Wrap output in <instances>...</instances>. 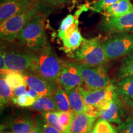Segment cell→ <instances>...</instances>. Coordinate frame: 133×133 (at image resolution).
Masks as SVG:
<instances>
[{
  "mask_svg": "<svg viewBox=\"0 0 133 133\" xmlns=\"http://www.w3.org/2000/svg\"><path fill=\"white\" fill-rule=\"evenodd\" d=\"M96 119L84 113L75 114L71 124L70 133H91Z\"/></svg>",
  "mask_w": 133,
  "mask_h": 133,
  "instance_id": "4fadbf2b",
  "label": "cell"
},
{
  "mask_svg": "<svg viewBox=\"0 0 133 133\" xmlns=\"http://www.w3.org/2000/svg\"><path fill=\"white\" fill-rule=\"evenodd\" d=\"M118 96L129 105H133V76L123 78L116 86Z\"/></svg>",
  "mask_w": 133,
  "mask_h": 133,
  "instance_id": "5bb4252c",
  "label": "cell"
},
{
  "mask_svg": "<svg viewBox=\"0 0 133 133\" xmlns=\"http://www.w3.org/2000/svg\"><path fill=\"white\" fill-rule=\"evenodd\" d=\"M9 84L11 88L14 90L19 86L25 84L24 75L17 71H10L9 74L3 76Z\"/></svg>",
  "mask_w": 133,
  "mask_h": 133,
  "instance_id": "cb8c5ba5",
  "label": "cell"
},
{
  "mask_svg": "<svg viewBox=\"0 0 133 133\" xmlns=\"http://www.w3.org/2000/svg\"><path fill=\"white\" fill-rule=\"evenodd\" d=\"M31 108L40 112H58L57 104H56L54 97L52 96H42L35 101Z\"/></svg>",
  "mask_w": 133,
  "mask_h": 133,
  "instance_id": "ac0fdd59",
  "label": "cell"
},
{
  "mask_svg": "<svg viewBox=\"0 0 133 133\" xmlns=\"http://www.w3.org/2000/svg\"><path fill=\"white\" fill-rule=\"evenodd\" d=\"M78 28V19H76L75 22L73 24L66 30L62 33L61 35L58 36L62 41L66 40L70 37L73 33L76 30V29Z\"/></svg>",
  "mask_w": 133,
  "mask_h": 133,
  "instance_id": "d6a6232c",
  "label": "cell"
},
{
  "mask_svg": "<svg viewBox=\"0 0 133 133\" xmlns=\"http://www.w3.org/2000/svg\"><path fill=\"white\" fill-rule=\"evenodd\" d=\"M58 84L65 91L83 84V79L75 62H64L57 80Z\"/></svg>",
  "mask_w": 133,
  "mask_h": 133,
  "instance_id": "ba28073f",
  "label": "cell"
},
{
  "mask_svg": "<svg viewBox=\"0 0 133 133\" xmlns=\"http://www.w3.org/2000/svg\"><path fill=\"white\" fill-rule=\"evenodd\" d=\"M71 57L79 64L89 66L104 65L109 61L103 43L97 37L84 38L81 45L71 53Z\"/></svg>",
  "mask_w": 133,
  "mask_h": 133,
  "instance_id": "7a4b0ae2",
  "label": "cell"
},
{
  "mask_svg": "<svg viewBox=\"0 0 133 133\" xmlns=\"http://www.w3.org/2000/svg\"><path fill=\"white\" fill-rule=\"evenodd\" d=\"M42 8V5L39 3L36 7L23 11L1 22L0 36L1 39L8 41H13L17 39L25 26L35 17L39 15Z\"/></svg>",
  "mask_w": 133,
  "mask_h": 133,
  "instance_id": "3957f363",
  "label": "cell"
},
{
  "mask_svg": "<svg viewBox=\"0 0 133 133\" xmlns=\"http://www.w3.org/2000/svg\"><path fill=\"white\" fill-rule=\"evenodd\" d=\"M71 0H39L41 4L47 7H58L69 3Z\"/></svg>",
  "mask_w": 133,
  "mask_h": 133,
  "instance_id": "836d02e7",
  "label": "cell"
},
{
  "mask_svg": "<svg viewBox=\"0 0 133 133\" xmlns=\"http://www.w3.org/2000/svg\"><path fill=\"white\" fill-rule=\"evenodd\" d=\"M91 133H116V129L109 122L100 119L94 125Z\"/></svg>",
  "mask_w": 133,
  "mask_h": 133,
  "instance_id": "4316f807",
  "label": "cell"
},
{
  "mask_svg": "<svg viewBox=\"0 0 133 133\" xmlns=\"http://www.w3.org/2000/svg\"><path fill=\"white\" fill-rule=\"evenodd\" d=\"M81 93L86 105L96 106L102 111L109 109L111 103L117 96L116 86L111 84L107 87L96 90H89L80 86Z\"/></svg>",
  "mask_w": 133,
  "mask_h": 133,
  "instance_id": "52a82bcc",
  "label": "cell"
},
{
  "mask_svg": "<svg viewBox=\"0 0 133 133\" xmlns=\"http://www.w3.org/2000/svg\"><path fill=\"white\" fill-rule=\"evenodd\" d=\"M102 43L109 61L133 54V33H121Z\"/></svg>",
  "mask_w": 133,
  "mask_h": 133,
  "instance_id": "5b68a950",
  "label": "cell"
},
{
  "mask_svg": "<svg viewBox=\"0 0 133 133\" xmlns=\"http://www.w3.org/2000/svg\"><path fill=\"white\" fill-rule=\"evenodd\" d=\"M17 39L32 51L40 49L47 43L41 16L38 15L31 19L22 30Z\"/></svg>",
  "mask_w": 133,
  "mask_h": 133,
  "instance_id": "277c9868",
  "label": "cell"
},
{
  "mask_svg": "<svg viewBox=\"0 0 133 133\" xmlns=\"http://www.w3.org/2000/svg\"><path fill=\"white\" fill-rule=\"evenodd\" d=\"M59 121L65 131V133H70V129L73 120H74L75 113L72 110L67 112L58 111Z\"/></svg>",
  "mask_w": 133,
  "mask_h": 133,
  "instance_id": "484cf974",
  "label": "cell"
},
{
  "mask_svg": "<svg viewBox=\"0 0 133 133\" xmlns=\"http://www.w3.org/2000/svg\"><path fill=\"white\" fill-rule=\"evenodd\" d=\"M4 57L6 66L9 71L22 73L30 70L33 71V55L11 51H4Z\"/></svg>",
  "mask_w": 133,
  "mask_h": 133,
  "instance_id": "9c48e42d",
  "label": "cell"
},
{
  "mask_svg": "<svg viewBox=\"0 0 133 133\" xmlns=\"http://www.w3.org/2000/svg\"><path fill=\"white\" fill-rule=\"evenodd\" d=\"M84 39L78 28L73 33L70 37L66 40L62 41L64 50L66 53H72L81 45Z\"/></svg>",
  "mask_w": 133,
  "mask_h": 133,
  "instance_id": "ffe728a7",
  "label": "cell"
},
{
  "mask_svg": "<svg viewBox=\"0 0 133 133\" xmlns=\"http://www.w3.org/2000/svg\"><path fill=\"white\" fill-rule=\"evenodd\" d=\"M30 133H44L40 128L39 127L38 125L35 124V127L33 128V129L31 130V131Z\"/></svg>",
  "mask_w": 133,
  "mask_h": 133,
  "instance_id": "74e56055",
  "label": "cell"
},
{
  "mask_svg": "<svg viewBox=\"0 0 133 133\" xmlns=\"http://www.w3.org/2000/svg\"><path fill=\"white\" fill-rule=\"evenodd\" d=\"M39 3V0H4L0 6V22L36 7Z\"/></svg>",
  "mask_w": 133,
  "mask_h": 133,
  "instance_id": "8fae6325",
  "label": "cell"
},
{
  "mask_svg": "<svg viewBox=\"0 0 133 133\" xmlns=\"http://www.w3.org/2000/svg\"><path fill=\"white\" fill-rule=\"evenodd\" d=\"M35 124L38 125L40 128L42 129L44 133H63L57 129L54 128L52 126H51L44 121V119L41 117L38 116L36 118Z\"/></svg>",
  "mask_w": 133,
  "mask_h": 133,
  "instance_id": "4dcf8cb0",
  "label": "cell"
},
{
  "mask_svg": "<svg viewBox=\"0 0 133 133\" xmlns=\"http://www.w3.org/2000/svg\"><path fill=\"white\" fill-rule=\"evenodd\" d=\"M54 99L57 104L59 111L67 112L71 110L70 104L69 97L66 91L62 87L59 86L54 91Z\"/></svg>",
  "mask_w": 133,
  "mask_h": 133,
  "instance_id": "44dd1931",
  "label": "cell"
},
{
  "mask_svg": "<svg viewBox=\"0 0 133 133\" xmlns=\"http://www.w3.org/2000/svg\"><path fill=\"white\" fill-rule=\"evenodd\" d=\"M28 89H27V94L29 95V96H30L33 99H37L39 97V94H38V93L36 92V91L35 90V89H32V88H30L29 87H28Z\"/></svg>",
  "mask_w": 133,
  "mask_h": 133,
  "instance_id": "8d00e7d4",
  "label": "cell"
},
{
  "mask_svg": "<svg viewBox=\"0 0 133 133\" xmlns=\"http://www.w3.org/2000/svg\"><path fill=\"white\" fill-rule=\"evenodd\" d=\"M133 11V4L130 0H119L118 2L109 6L104 12L105 17L119 16Z\"/></svg>",
  "mask_w": 133,
  "mask_h": 133,
  "instance_id": "e0dca14e",
  "label": "cell"
},
{
  "mask_svg": "<svg viewBox=\"0 0 133 133\" xmlns=\"http://www.w3.org/2000/svg\"><path fill=\"white\" fill-rule=\"evenodd\" d=\"M105 32H128L133 30V11L119 16L105 17L100 24Z\"/></svg>",
  "mask_w": 133,
  "mask_h": 133,
  "instance_id": "30bf717a",
  "label": "cell"
},
{
  "mask_svg": "<svg viewBox=\"0 0 133 133\" xmlns=\"http://www.w3.org/2000/svg\"><path fill=\"white\" fill-rule=\"evenodd\" d=\"M14 97V90L6 81L4 77L0 79V102L1 109Z\"/></svg>",
  "mask_w": 133,
  "mask_h": 133,
  "instance_id": "7402d4cb",
  "label": "cell"
},
{
  "mask_svg": "<svg viewBox=\"0 0 133 133\" xmlns=\"http://www.w3.org/2000/svg\"><path fill=\"white\" fill-rule=\"evenodd\" d=\"M36 52V54L33 55V71L55 85L62 71L64 62L47 43Z\"/></svg>",
  "mask_w": 133,
  "mask_h": 133,
  "instance_id": "6da1fadb",
  "label": "cell"
},
{
  "mask_svg": "<svg viewBox=\"0 0 133 133\" xmlns=\"http://www.w3.org/2000/svg\"><path fill=\"white\" fill-rule=\"evenodd\" d=\"M34 127V123L29 116L17 118L12 121L10 126L12 133H30Z\"/></svg>",
  "mask_w": 133,
  "mask_h": 133,
  "instance_id": "d6986e66",
  "label": "cell"
},
{
  "mask_svg": "<svg viewBox=\"0 0 133 133\" xmlns=\"http://www.w3.org/2000/svg\"><path fill=\"white\" fill-rule=\"evenodd\" d=\"M121 113L120 101L118 99V96H117L111 103L109 109L103 110L100 113L99 117L101 119L109 123H114L119 124L122 123L120 117Z\"/></svg>",
  "mask_w": 133,
  "mask_h": 133,
  "instance_id": "9a60e30c",
  "label": "cell"
},
{
  "mask_svg": "<svg viewBox=\"0 0 133 133\" xmlns=\"http://www.w3.org/2000/svg\"><path fill=\"white\" fill-rule=\"evenodd\" d=\"M76 19H76L75 16L71 14H69L67 16H66L62 20L61 25H60L59 31H58V36L61 35L63 33L65 32L71 25L74 24Z\"/></svg>",
  "mask_w": 133,
  "mask_h": 133,
  "instance_id": "1f68e13d",
  "label": "cell"
},
{
  "mask_svg": "<svg viewBox=\"0 0 133 133\" xmlns=\"http://www.w3.org/2000/svg\"><path fill=\"white\" fill-rule=\"evenodd\" d=\"M119 0H97L92 3L90 9L96 12H103L107 8L118 2Z\"/></svg>",
  "mask_w": 133,
  "mask_h": 133,
  "instance_id": "83f0119b",
  "label": "cell"
},
{
  "mask_svg": "<svg viewBox=\"0 0 133 133\" xmlns=\"http://www.w3.org/2000/svg\"><path fill=\"white\" fill-rule=\"evenodd\" d=\"M116 133H133V116L128 118L125 121L118 124Z\"/></svg>",
  "mask_w": 133,
  "mask_h": 133,
  "instance_id": "f546056e",
  "label": "cell"
},
{
  "mask_svg": "<svg viewBox=\"0 0 133 133\" xmlns=\"http://www.w3.org/2000/svg\"><path fill=\"white\" fill-rule=\"evenodd\" d=\"M12 101L14 104L21 107H31L35 102L36 99H33L28 94H25L19 97H14Z\"/></svg>",
  "mask_w": 133,
  "mask_h": 133,
  "instance_id": "f1b7e54d",
  "label": "cell"
},
{
  "mask_svg": "<svg viewBox=\"0 0 133 133\" xmlns=\"http://www.w3.org/2000/svg\"><path fill=\"white\" fill-rule=\"evenodd\" d=\"M42 117L47 123L57 129L61 132L65 133L64 127L59 121L58 112H46L42 113Z\"/></svg>",
  "mask_w": 133,
  "mask_h": 133,
  "instance_id": "d4e9b609",
  "label": "cell"
},
{
  "mask_svg": "<svg viewBox=\"0 0 133 133\" xmlns=\"http://www.w3.org/2000/svg\"><path fill=\"white\" fill-rule=\"evenodd\" d=\"M117 74L121 79L126 76H133V54L128 55L123 59Z\"/></svg>",
  "mask_w": 133,
  "mask_h": 133,
  "instance_id": "603a6c76",
  "label": "cell"
},
{
  "mask_svg": "<svg viewBox=\"0 0 133 133\" xmlns=\"http://www.w3.org/2000/svg\"><path fill=\"white\" fill-rule=\"evenodd\" d=\"M14 97H19V96L25 95V94H27V86L25 85V84L19 86V87L14 89Z\"/></svg>",
  "mask_w": 133,
  "mask_h": 133,
  "instance_id": "d590c367",
  "label": "cell"
},
{
  "mask_svg": "<svg viewBox=\"0 0 133 133\" xmlns=\"http://www.w3.org/2000/svg\"><path fill=\"white\" fill-rule=\"evenodd\" d=\"M24 80L25 85L35 89L38 93L39 97L52 96L54 92V84L49 83L38 75H24Z\"/></svg>",
  "mask_w": 133,
  "mask_h": 133,
  "instance_id": "7c38bea8",
  "label": "cell"
},
{
  "mask_svg": "<svg viewBox=\"0 0 133 133\" xmlns=\"http://www.w3.org/2000/svg\"><path fill=\"white\" fill-rule=\"evenodd\" d=\"M0 71H1V76H4L9 74L10 71H11L8 70L6 66L4 57V51L3 49L1 50V53H0Z\"/></svg>",
  "mask_w": 133,
  "mask_h": 133,
  "instance_id": "e575fe53",
  "label": "cell"
},
{
  "mask_svg": "<svg viewBox=\"0 0 133 133\" xmlns=\"http://www.w3.org/2000/svg\"><path fill=\"white\" fill-rule=\"evenodd\" d=\"M78 67L87 89H102L112 84L105 66H89L78 64Z\"/></svg>",
  "mask_w": 133,
  "mask_h": 133,
  "instance_id": "8992f818",
  "label": "cell"
},
{
  "mask_svg": "<svg viewBox=\"0 0 133 133\" xmlns=\"http://www.w3.org/2000/svg\"><path fill=\"white\" fill-rule=\"evenodd\" d=\"M80 86L66 91L69 97L71 109L75 114L84 113L86 108V104L81 93Z\"/></svg>",
  "mask_w": 133,
  "mask_h": 133,
  "instance_id": "2e32d148",
  "label": "cell"
}]
</instances>
